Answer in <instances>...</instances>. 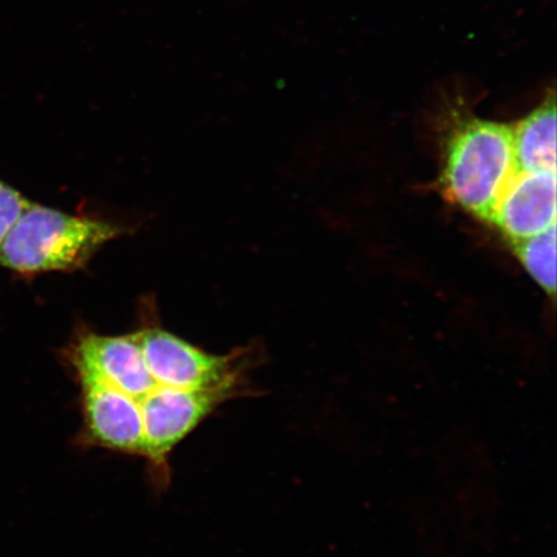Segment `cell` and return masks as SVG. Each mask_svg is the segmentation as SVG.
<instances>
[{"label":"cell","mask_w":557,"mask_h":557,"mask_svg":"<svg viewBox=\"0 0 557 557\" xmlns=\"http://www.w3.org/2000/svg\"><path fill=\"white\" fill-rule=\"evenodd\" d=\"M491 225L511 244L556 226V172L519 170L500 199Z\"/></svg>","instance_id":"4"},{"label":"cell","mask_w":557,"mask_h":557,"mask_svg":"<svg viewBox=\"0 0 557 557\" xmlns=\"http://www.w3.org/2000/svg\"><path fill=\"white\" fill-rule=\"evenodd\" d=\"M32 203L23 194L0 178V246L9 235L20 215Z\"/></svg>","instance_id":"7"},{"label":"cell","mask_w":557,"mask_h":557,"mask_svg":"<svg viewBox=\"0 0 557 557\" xmlns=\"http://www.w3.org/2000/svg\"><path fill=\"white\" fill-rule=\"evenodd\" d=\"M62 363L78 388L82 448L143 459L156 490L174 450L225 404L255 394L257 351L212 354L145 319L128 334L76 330Z\"/></svg>","instance_id":"1"},{"label":"cell","mask_w":557,"mask_h":557,"mask_svg":"<svg viewBox=\"0 0 557 557\" xmlns=\"http://www.w3.org/2000/svg\"><path fill=\"white\" fill-rule=\"evenodd\" d=\"M518 171L512 125L470 114L453 123L441 173L444 197L451 205L491 225Z\"/></svg>","instance_id":"2"},{"label":"cell","mask_w":557,"mask_h":557,"mask_svg":"<svg viewBox=\"0 0 557 557\" xmlns=\"http://www.w3.org/2000/svg\"><path fill=\"white\" fill-rule=\"evenodd\" d=\"M122 234L120 226L107 221L32 203L0 246V268L23 277L72 273Z\"/></svg>","instance_id":"3"},{"label":"cell","mask_w":557,"mask_h":557,"mask_svg":"<svg viewBox=\"0 0 557 557\" xmlns=\"http://www.w3.org/2000/svg\"><path fill=\"white\" fill-rule=\"evenodd\" d=\"M518 260L529 276L555 298L556 292V226L524 240L512 243Z\"/></svg>","instance_id":"6"},{"label":"cell","mask_w":557,"mask_h":557,"mask_svg":"<svg viewBox=\"0 0 557 557\" xmlns=\"http://www.w3.org/2000/svg\"><path fill=\"white\" fill-rule=\"evenodd\" d=\"M519 170L556 172V99L552 90L537 108L512 125Z\"/></svg>","instance_id":"5"}]
</instances>
